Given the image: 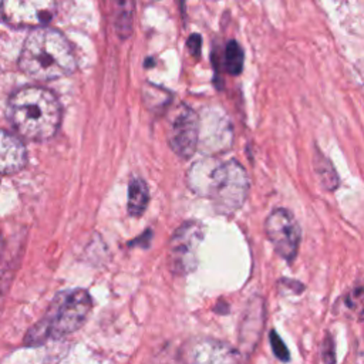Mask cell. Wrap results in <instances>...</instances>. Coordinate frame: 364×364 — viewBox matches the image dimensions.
Wrapping results in <instances>:
<instances>
[{
    "label": "cell",
    "mask_w": 364,
    "mask_h": 364,
    "mask_svg": "<svg viewBox=\"0 0 364 364\" xmlns=\"http://www.w3.org/2000/svg\"><path fill=\"white\" fill-rule=\"evenodd\" d=\"M26 148L13 134L0 129V173L18 172L26 165Z\"/></svg>",
    "instance_id": "obj_12"
},
{
    "label": "cell",
    "mask_w": 364,
    "mask_h": 364,
    "mask_svg": "<svg viewBox=\"0 0 364 364\" xmlns=\"http://www.w3.org/2000/svg\"><path fill=\"white\" fill-rule=\"evenodd\" d=\"M91 297L82 289L57 296L46 317L26 337L27 344H40L50 337H61L78 330L91 311Z\"/></svg>",
    "instance_id": "obj_3"
},
{
    "label": "cell",
    "mask_w": 364,
    "mask_h": 364,
    "mask_svg": "<svg viewBox=\"0 0 364 364\" xmlns=\"http://www.w3.org/2000/svg\"><path fill=\"white\" fill-rule=\"evenodd\" d=\"M199 115L188 105L182 104L173 114L168 128V142L171 149L181 158H191L198 149Z\"/></svg>",
    "instance_id": "obj_8"
},
{
    "label": "cell",
    "mask_w": 364,
    "mask_h": 364,
    "mask_svg": "<svg viewBox=\"0 0 364 364\" xmlns=\"http://www.w3.org/2000/svg\"><path fill=\"white\" fill-rule=\"evenodd\" d=\"M233 142V129L228 117L220 111L208 109L199 117L198 146L209 155L225 152Z\"/></svg>",
    "instance_id": "obj_10"
},
{
    "label": "cell",
    "mask_w": 364,
    "mask_h": 364,
    "mask_svg": "<svg viewBox=\"0 0 364 364\" xmlns=\"http://www.w3.org/2000/svg\"><path fill=\"white\" fill-rule=\"evenodd\" d=\"M18 65L36 80H55L75 70V55L68 40L48 27L34 28L26 38Z\"/></svg>",
    "instance_id": "obj_1"
},
{
    "label": "cell",
    "mask_w": 364,
    "mask_h": 364,
    "mask_svg": "<svg viewBox=\"0 0 364 364\" xmlns=\"http://www.w3.org/2000/svg\"><path fill=\"white\" fill-rule=\"evenodd\" d=\"M55 13V0H1V16L17 28H38Z\"/></svg>",
    "instance_id": "obj_7"
},
{
    "label": "cell",
    "mask_w": 364,
    "mask_h": 364,
    "mask_svg": "<svg viewBox=\"0 0 364 364\" xmlns=\"http://www.w3.org/2000/svg\"><path fill=\"white\" fill-rule=\"evenodd\" d=\"M149 202V189L144 179L134 176L128 185V212L132 216H139L145 212Z\"/></svg>",
    "instance_id": "obj_13"
},
{
    "label": "cell",
    "mask_w": 364,
    "mask_h": 364,
    "mask_svg": "<svg viewBox=\"0 0 364 364\" xmlns=\"http://www.w3.org/2000/svg\"><path fill=\"white\" fill-rule=\"evenodd\" d=\"M114 23L121 37H128L132 31V0H111Z\"/></svg>",
    "instance_id": "obj_15"
},
{
    "label": "cell",
    "mask_w": 364,
    "mask_h": 364,
    "mask_svg": "<svg viewBox=\"0 0 364 364\" xmlns=\"http://www.w3.org/2000/svg\"><path fill=\"white\" fill-rule=\"evenodd\" d=\"M264 232L276 253L286 262H293L297 256L301 230L294 215L284 209L277 208L270 212L264 222Z\"/></svg>",
    "instance_id": "obj_6"
},
{
    "label": "cell",
    "mask_w": 364,
    "mask_h": 364,
    "mask_svg": "<svg viewBox=\"0 0 364 364\" xmlns=\"http://www.w3.org/2000/svg\"><path fill=\"white\" fill-rule=\"evenodd\" d=\"M321 360L323 364H336V348H334V340L327 333L321 343Z\"/></svg>",
    "instance_id": "obj_19"
},
{
    "label": "cell",
    "mask_w": 364,
    "mask_h": 364,
    "mask_svg": "<svg viewBox=\"0 0 364 364\" xmlns=\"http://www.w3.org/2000/svg\"><path fill=\"white\" fill-rule=\"evenodd\" d=\"M145 1H148V3H151V1H156V0H145Z\"/></svg>",
    "instance_id": "obj_21"
},
{
    "label": "cell",
    "mask_w": 364,
    "mask_h": 364,
    "mask_svg": "<svg viewBox=\"0 0 364 364\" xmlns=\"http://www.w3.org/2000/svg\"><path fill=\"white\" fill-rule=\"evenodd\" d=\"M343 307L348 317L358 321L364 320V282H357L346 291Z\"/></svg>",
    "instance_id": "obj_14"
},
{
    "label": "cell",
    "mask_w": 364,
    "mask_h": 364,
    "mask_svg": "<svg viewBox=\"0 0 364 364\" xmlns=\"http://www.w3.org/2000/svg\"><path fill=\"white\" fill-rule=\"evenodd\" d=\"M243 50L242 47L235 41L230 40L228 41L226 47H225V67L226 71L230 75H239L243 70Z\"/></svg>",
    "instance_id": "obj_17"
},
{
    "label": "cell",
    "mask_w": 364,
    "mask_h": 364,
    "mask_svg": "<svg viewBox=\"0 0 364 364\" xmlns=\"http://www.w3.org/2000/svg\"><path fill=\"white\" fill-rule=\"evenodd\" d=\"M314 166H316V173L318 176L321 186L327 191L337 189L338 176H337V172H336L334 166L331 165V162L326 156L317 154L316 159H314Z\"/></svg>",
    "instance_id": "obj_16"
},
{
    "label": "cell",
    "mask_w": 364,
    "mask_h": 364,
    "mask_svg": "<svg viewBox=\"0 0 364 364\" xmlns=\"http://www.w3.org/2000/svg\"><path fill=\"white\" fill-rule=\"evenodd\" d=\"M270 346H272V350H273L274 355H276L280 361H284V363L289 361L290 353H289L286 344L283 343V340L279 337V334H277L274 330L270 331Z\"/></svg>",
    "instance_id": "obj_18"
},
{
    "label": "cell",
    "mask_w": 364,
    "mask_h": 364,
    "mask_svg": "<svg viewBox=\"0 0 364 364\" xmlns=\"http://www.w3.org/2000/svg\"><path fill=\"white\" fill-rule=\"evenodd\" d=\"M264 321V304L260 297L249 300L240 321L239 341L243 350L252 351L260 338Z\"/></svg>",
    "instance_id": "obj_11"
},
{
    "label": "cell",
    "mask_w": 364,
    "mask_h": 364,
    "mask_svg": "<svg viewBox=\"0 0 364 364\" xmlns=\"http://www.w3.org/2000/svg\"><path fill=\"white\" fill-rule=\"evenodd\" d=\"M9 118L16 131L34 141L51 138L61 121V108L55 95L41 87H24L9 101Z\"/></svg>",
    "instance_id": "obj_2"
},
{
    "label": "cell",
    "mask_w": 364,
    "mask_h": 364,
    "mask_svg": "<svg viewBox=\"0 0 364 364\" xmlns=\"http://www.w3.org/2000/svg\"><path fill=\"white\" fill-rule=\"evenodd\" d=\"M200 44H202V38H200V36L196 34V33L191 34L189 38H188V41H186V47H188L189 53H191L195 58H198V57L200 55Z\"/></svg>",
    "instance_id": "obj_20"
},
{
    "label": "cell",
    "mask_w": 364,
    "mask_h": 364,
    "mask_svg": "<svg viewBox=\"0 0 364 364\" xmlns=\"http://www.w3.org/2000/svg\"><path fill=\"white\" fill-rule=\"evenodd\" d=\"M249 192V178L245 168L235 159L219 162L208 191L209 198L219 213L229 215L242 208Z\"/></svg>",
    "instance_id": "obj_4"
},
{
    "label": "cell",
    "mask_w": 364,
    "mask_h": 364,
    "mask_svg": "<svg viewBox=\"0 0 364 364\" xmlns=\"http://www.w3.org/2000/svg\"><path fill=\"white\" fill-rule=\"evenodd\" d=\"M182 364H242L240 353L216 338H195L186 343L181 355Z\"/></svg>",
    "instance_id": "obj_9"
},
{
    "label": "cell",
    "mask_w": 364,
    "mask_h": 364,
    "mask_svg": "<svg viewBox=\"0 0 364 364\" xmlns=\"http://www.w3.org/2000/svg\"><path fill=\"white\" fill-rule=\"evenodd\" d=\"M203 235V225L198 220L183 222L175 229L168 247V263L175 274L185 276L195 270Z\"/></svg>",
    "instance_id": "obj_5"
}]
</instances>
